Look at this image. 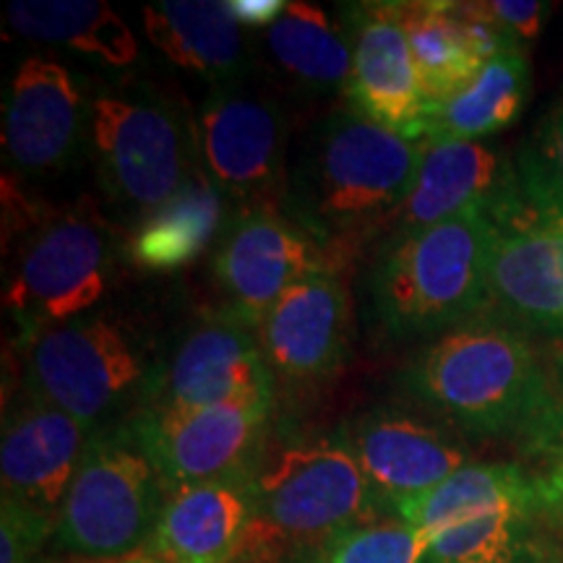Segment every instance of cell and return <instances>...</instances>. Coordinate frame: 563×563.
Masks as SVG:
<instances>
[{"label": "cell", "instance_id": "484cf974", "mask_svg": "<svg viewBox=\"0 0 563 563\" xmlns=\"http://www.w3.org/2000/svg\"><path fill=\"white\" fill-rule=\"evenodd\" d=\"M527 97H530L527 55H498L485 60L454 97L428 110L426 139L481 141L517 121Z\"/></svg>", "mask_w": 563, "mask_h": 563}, {"label": "cell", "instance_id": "7a4b0ae2", "mask_svg": "<svg viewBox=\"0 0 563 563\" xmlns=\"http://www.w3.org/2000/svg\"><path fill=\"white\" fill-rule=\"evenodd\" d=\"M399 386L475 439L534 446L555 407V365L514 323L473 319L422 347Z\"/></svg>", "mask_w": 563, "mask_h": 563}, {"label": "cell", "instance_id": "cb8c5ba5", "mask_svg": "<svg viewBox=\"0 0 563 563\" xmlns=\"http://www.w3.org/2000/svg\"><path fill=\"white\" fill-rule=\"evenodd\" d=\"M224 196L199 165L170 201L144 217L129 243L131 262L152 272H173L196 262L224 220Z\"/></svg>", "mask_w": 563, "mask_h": 563}, {"label": "cell", "instance_id": "7402d4cb", "mask_svg": "<svg viewBox=\"0 0 563 563\" xmlns=\"http://www.w3.org/2000/svg\"><path fill=\"white\" fill-rule=\"evenodd\" d=\"M264 51L274 68L300 95L347 97L352 76V40L344 21H334L313 3H287L282 16L264 30Z\"/></svg>", "mask_w": 563, "mask_h": 563}, {"label": "cell", "instance_id": "e575fe53", "mask_svg": "<svg viewBox=\"0 0 563 563\" xmlns=\"http://www.w3.org/2000/svg\"><path fill=\"white\" fill-rule=\"evenodd\" d=\"M63 563H159L152 553L139 551L131 555H121V559H74V561H63Z\"/></svg>", "mask_w": 563, "mask_h": 563}, {"label": "cell", "instance_id": "5b68a950", "mask_svg": "<svg viewBox=\"0 0 563 563\" xmlns=\"http://www.w3.org/2000/svg\"><path fill=\"white\" fill-rule=\"evenodd\" d=\"M490 222V302L527 334L563 342V188L522 146Z\"/></svg>", "mask_w": 563, "mask_h": 563}, {"label": "cell", "instance_id": "ac0fdd59", "mask_svg": "<svg viewBox=\"0 0 563 563\" xmlns=\"http://www.w3.org/2000/svg\"><path fill=\"white\" fill-rule=\"evenodd\" d=\"M87 441V428L79 420L26 394L3 428V498L32 506L58 522Z\"/></svg>", "mask_w": 563, "mask_h": 563}, {"label": "cell", "instance_id": "1f68e13d", "mask_svg": "<svg viewBox=\"0 0 563 563\" xmlns=\"http://www.w3.org/2000/svg\"><path fill=\"white\" fill-rule=\"evenodd\" d=\"M488 9L514 37L522 42L538 40L545 19L551 16V3H543V0H490Z\"/></svg>", "mask_w": 563, "mask_h": 563}, {"label": "cell", "instance_id": "8fae6325", "mask_svg": "<svg viewBox=\"0 0 563 563\" xmlns=\"http://www.w3.org/2000/svg\"><path fill=\"white\" fill-rule=\"evenodd\" d=\"M274 394H256L188 412H150L133 433L165 483V490L253 475L264 454Z\"/></svg>", "mask_w": 563, "mask_h": 563}, {"label": "cell", "instance_id": "603a6c76", "mask_svg": "<svg viewBox=\"0 0 563 563\" xmlns=\"http://www.w3.org/2000/svg\"><path fill=\"white\" fill-rule=\"evenodd\" d=\"M5 21L19 37L68 47L104 66H131L139 40L121 13L102 0H13Z\"/></svg>", "mask_w": 563, "mask_h": 563}, {"label": "cell", "instance_id": "30bf717a", "mask_svg": "<svg viewBox=\"0 0 563 563\" xmlns=\"http://www.w3.org/2000/svg\"><path fill=\"white\" fill-rule=\"evenodd\" d=\"M199 159L241 209L279 207L287 188V115L277 97L249 81L214 87L196 121Z\"/></svg>", "mask_w": 563, "mask_h": 563}, {"label": "cell", "instance_id": "ba28073f", "mask_svg": "<svg viewBox=\"0 0 563 563\" xmlns=\"http://www.w3.org/2000/svg\"><path fill=\"white\" fill-rule=\"evenodd\" d=\"M112 277V228L97 203L63 207L34 224L21 245L3 302L24 340L79 319L102 300Z\"/></svg>", "mask_w": 563, "mask_h": 563}, {"label": "cell", "instance_id": "e0dca14e", "mask_svg": "<svg viewBox=\"0 0 563 563\" xmlns=\"http://www.w3.org/2000/svg\"><path fill=\"white\" fill-rule=\"evenodd\" d=\"M382 509L433 490L467 464V454L412 415L373 410L342 428Z\"/></svg>", "mask_w": 563, "mask_h": 563}, {"label": "cell", "instance_id": "f1b7e54d", "mask_svg": "<svg viewBox=\"0 0 563 563\" xmlns=\"http://www.w3.org/2000/svg\"><path fill=\"white\" fill-rule=\"evenodd\" d=\"M51 534L53 517L13 498L0 501V563H37Z\"/></svg>", "mask_w": 563, "mask_h": 563}, {"label": "cell", "instance_id": "277c9868", "mask_svg": "<svg viewBox=\"0 0 563 563\" xmlns=\"http://www.w3.org/2000/svg\"><path fill=\"white\" fill-rule=\"evenodd\" d=\"M251 483L256 514L243 559L253 561L313 555L384 511L342 433L266 449Z\"/></svg>", "mask_w": 563, "mask_h": 563}, {"label": "cell", "instance_id": "3957f363", "mask_svg": "<svg viewBox=\"0 0 563 563\" xmlns=\"http://www.w3.org/2000/svg\"><path fill=\"white\" fill-rule=\"evenodd\" d=\"M368 323L382 340L446 334L490 302L488 211L391 232L365 274Z\"/></svg>", "mask_w": 563, "mask_h": 563}, {"label": "cell", "instance_id": "83f0119b", "mask_svg": "<svg viewBox=\"0 0 563 563\" xmlns=\"http://www.w3.org/2000/svg\"><path fill=\"white\" fill-rule=\"evenodd\" d=\"M428 538L402 519H371L342 532L308 563H422Z\"/></svg>", "mask_w": 563, "mask_h": 563}, {"label": "cell", "instance_id": "d6986e66", "mask_svg": "<svg viewBox=\"0 0 563 563\" xmlns=\"http://www.w3.org/2000/svg\"><path fill=\"white\" fill-rule=\"evenodd\" d=\"M251 475L167 490L144 551L159 563H238L253 530Z\"/></svg>", "mask_w": 563, "mask_h": 563}, {"label": "cell", "instance_id": "2e32d148", "mask_svg": "<svg viewBox=\"0 0 563 563\" xmlns=\"http://www.w3.org/2000/svg\"><path fill=\"white\" fill-rule=\"evenodd\" d=\"M87 102L74 74L58 60L24 58L3 108V150L13 170L32 178L68 167L87 139Z\"/></svg>", "mask_w": 563, "mask_h": 563}, {"label": "cell", "instance_id": "4fadbf2b", "mask_svg": "<svg viewBox=\"0 0 563 563\" xmlns=\"http://www.w3.org/2000/svg\"><path fill=\"white\" fill-rule=\"evenodd\" d=\"M150 412H188L274 394L258 332L228 308L203 313L150 384Z\"/></svg>", "mask_w": 563, "mask_h": 563}, {"label": "cell", "instance_id": "6da1fadb", "mask_svg": "<svg viewBox=\"0 0 563 563\" xmlns=\"http://www.w3.org/2000/svg\"><path fill=\"white\" fill-rule=\"evenodd\" d=\"M422 141L336 108L313 125L287 173L282 211L292 217L336 266L389 235L418 173Z\"/></svg>", "mask_w": 563, "mask_h": 563}, {"label": "cell", "instance_id": "9a60e30c", "mask_svg": "<svg viewBox=\"0 0 563 563\" xmlns=\"http://www.w3.org/2000/svg\"><path fill=\"white\" fill-rule=\"evenodd\" d=\"M340 11L352 40L350 108L405 139L422 141L428 108L407 42L402 3H347Z\"/></svg>", "mask_w": 563, "mask_h": 563}, {"label": "cell", "instance_id": "4316f807", "mask_svg": "<svg viewBox=\"0 0 563 563\" xmlns=\"http://www.w3.org/2000/svg\"><path fill=\"white\" fill-rule=\"evenodd\" d=\"M402 21L422 100L431 110L473 79L483 60L467 45L446 0L402 3Z\"/></svg>", "mask_w": 563, "mask_h": 563}, {"label": "cell", "instance_id": "836d02e7", "mask_svg": "<svg viewBox=\"0 0 563 563\" xmlns=\"http://www.w3.org/2000/svg\"><path fill=\"white\" fill-rule=\"evenodd\" d=\"M228 5L238 24L258 32L269 30L287 9L285 0H230Z\"/></svg>", "mask_w": 563, "mask_h": 563}, {"label": "cell", "instance_id": "7c38bea8", "mask_svg": "<svg viewBox=\"0 0 563 563\" xmlns=\"http://www.w3.org/2000/svg\"><path fill=\"white\" fill-rule=\"evenodd\" d=\"M327 266L336 264L279 207L238 211L211 258L224 308L253 329L262 327L274 302L290 287Z\"/></svg>", "mask_w": 563, "mask_h": 563}, {"label": "cell", "instance_id": "f546056e", "mask_svg": "<svg viewBox=\"0 0 563 563\" xmlns=\"http://www.w3.org/2000/svg\"><path fill=\"white\" fill-rule=\"evenodd\" d=\"M534 454H545L551 460L545 475L538 481L543 485L545 517L555 519L563 527V355L555 363V407L545 431L532 446Z\"/></svg>", "mask_w": 563, "mask_h": 563}, {"label": "cell", "instance_id": "9c48e42d", "mask_svg": "<svg viewBox=\"0 0 563 563\" xmlns=\"http://www.w3.org/2000/svg\"><path fill=\"white\" fill-rule=\"evenodd\" d=\"M26 342L30 394L84 428L115 410L144 378V352L115 316L84 313Z\"/></svg>", "mask_w": 563, "mask_h": 563}, {"label": "cell", "instance_id": "44dd1931", "mask_svg": "<svg viewBox=\"0 0 563 563\" xmlns=\"http://www.w3.org/2000/svg\"><path fill=\"white\" fill-rule=\"evenodd\" d=\"M141 19L152 45L178 68L214 87L249 81V42L224 0H159Z\"/></svg>", "mask_w": 563, "mask_h": 563}, {"label": "cell", "instance_id": "5bb4252c", "mask_svg": "<svg viewBox=\"0 0 563 563\" xmlns=\"http://www.w3.org/2000/svg\"><path fill=\"white\" fill-rule=\"evenodd\" d=\"M274 378L311 386L336 376L352 350V298L340 266L290 287L256 329Z\"/></svg>", "mask_w": 563, "mask_h": 563}, {"label": "cell", "instance_id": "d6a6232c", "mask_svg": "<svg viewBox=\"0 0 563 563\" xmlns=\"http://www.w3.org/2000/svg\"><path fill=\"white\" fill-rule=\"evenodd\" d=\"M530 146L545 170L553 175V180L563 188V104H555L543 118Z\"/></svg>", "mask_w": 563, "mask_h": 563}, {"label": "cell", "instance_id": "d4e9b609", "mask_svg": "<svg viewBox=\"0 0 563 563\" xmlns=\"http://www.w3.org/2000/svg\"><path fill=\"white\" fill-rule=\"evenodd\" d=\"M504 504H543V485L534 475L511 462L464 464L433 490L399 504L394 514L418 527L428 540L443 527L462 522L475 514L498 509Z\"/></svg>", "mask_w": 563, "mask_h": 563}, {"label": "cell", "instance_id": "52a82bcc", "mask_svg": "<svg viewBox=\"0 0 563 563\" xmlns=\"http://www.w3.org/2000/svg\"><path fill=\"white\" fill-rule=\"evenodd\" d=\"M165 498V483L133 428H104L84 446L55 522V543L76 559L144 551Z\"/></svg>", "mask_w": 563, "mask_h": 563}, {"label": "cell", "instance_id": "ffe728a7", "mask_svg": "<svg viewBox=\"0 0 563 563\" xmlns=\"http://www.w3.org/2000/svg\"><path fill=\"white\" fill-rule=\"evenodd\" d=\"M511 165L496 146L483 141L422 139L418 173L389 235L431 228L470 209L488 207L509 178Z\"/></svg>", "mask_w": 563, "mask_h": 563}, {"label": "cell", "instance_id": "4dcf8cb0", "mask_svg": "<svg viewBox=\"0 0 563 563\" xmlns=\"http://www.w3.org/2000/svg\"><path fill=\"white\" fill-rule=\"evenodd\" d=\"M452 13L460 30L483 63L506 53H525V42L517 40L493 16L488 3H452Z\"/></svg>", "mask_w": 563, "mask_h": 563}, {"label": "cell", "instance_id": "8992f818", "mask_svg": "<svg viewBox=\"0 0 563 563\" xmlns=\"http://www.w3.org/2000/svg\"><path fill=\"white\" fill-rule=\"evenodd\" d=\"M87 144L104 196L136 224L170 201L199 167L196 125L178 100L152 87L91 95Z\"/></svg>", "mask_w": 563, "mask_h": 563}]
</instances>
